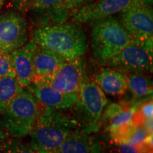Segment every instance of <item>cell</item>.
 Here are the masks:
<instances>
[{
    "instance_id": "cell-2",
    "label": "cell",
    "mask_w": 153,
    "mask_h": 153,
    "mask_svg": "<svg viewBox=\"0 0 153 153\" xmlns=\"http://www.w3.org/2000/svg\"><path fill=\"white\" fill-rule=\"evenodd\" d=\"M32 40L36 45L58 53L66 60L82 57L89 48L86 33L79 23H67L36 28Z\"/></svg>"
},
{
    "instance_id": "cell-17",
    "label": "cell",
    "mask_w": 153,
    "mask_h": 153,
    "mask_svg": "<svg viewBox=\"0 0 153 153\" xmlns=\"http://www.w3.org/2000/svg\"><path fill=\"white\" fill-rule=\"evenodd\" d=\"M137 108V105L125 108L121 104H111L105 107L101 117V125L104 124L108 133H111L119 126L133 120Z\"/></svg>"
},
{
    "instance_id": "cell-3",
    "label": "cell",
    "mask_w": 153,
    "mask_h": 153,
    "mask_svg": "<svg viewBox=\"0 0 153 153\" xmlns=\"http://www.w3.org/2000/svg\"><path fill=\"white\" fill-rule=\"evenodd\" d=\"M91 47L95 60L106 66L114 56L133 41L114 16L101 19L91 24Z\"/></svg>"
},
{
    "instance_id": "cell-19",
    "label": "cell",
    "mask_w": 153,
    "mask_h": 153,
    "mask_svg": "<svg viewBox=\"0 0 153 153\" xmlns=\"http://www.w3.org/2000/svg\"><path fill=\"white\" fill-rule=\"evenodd\" d=\"M23 89L24 88L15 76L0 78V113Z\"/></svg>"
},
{
    "instance_id": "cell-11",
    "label": "cell",
    "mask_w": 153,
    "mask_h": 153,
    "mask_svg": "<svg viewBox=\"0 0 153 153\" xmlns=\"http://www.w3.org/2000/svg\"><path fill=\"white\" fill-rule=\"evenodd\" d=\"M26 88L34 96L40 104L60 111L71 108L78 99V93L60 92L53 89L41 78L35 77Z\"/></svg>"
},
{
    "instance_id": "cell-14",
    "label": "cell",
    "mask_w": 153,
    "mask_h": 153,
    "mask_svg": "<svg viewBox=\"0 0 153 153\" xmlns=\"http://www.w3.org/2000/svg\"><path fill=\"white\" fill-rule=\"evenodd\" d=\"M57 153H108L104 145L91 133L76 130L62 143Z\"/></svg>"
},
{
    "instance_id": "cell-22",
    "label": "cell",
    "mask_w": 153,
    "mask_h": 153,
    "mask_svg": "<svg viewBox=\"0 0 153 153\" xmlns=\"http://www.w3.org/2000/svg\"><path fill=\"white\" fill-rule=\"evenodd\" d=\"M4 76H15V73L11 53L0 52V78Z\"/></svg>"
},
{
    "instance_id": "cell-15",
    "label": "cell",
    "mask_w": 153,
    "mask_h": 153,
    "mask_svg": "<svg viewBox=\"0 0 153 153\" xmlns=\"http://www.w3.org/2000/svg\"><path fill=\"white\" fill-rule=\"evenodd\" d=\"M94 82L108 95H123L128 89V76L107 66L95 76Z\"/></svg>"
},
{
    "instance_id": "cell-9",
    "label": "cell",
    "mask_w": 153,
    "mask_h": 153,
    "mask_svg": "<svg viewBox=\"0 0 153 153\" xmlns=\"http://www.w3.org/2000/svg\"><path fill=\"white\" fill-rule=\"evenodd\" d=\"M55 90L62 93H78L88 81L87 69L82 57L66 60L54 74L41 76Z\"/></svg>"
},
{
    "instance_id": "cell-27",
    "label": "cell",
    "mask_w": 153,
    "mask_h": 153,
    "mask_svg": "<svg viewBox=\"0 0 153 153\" xmlns=\"http://www.w3.org/2000/svg\"><path fill=\"white\" fill-rule=\"evenodd\" d=\"M5 0H0V10H1V7H2V6L4 4V2Z\"/></svg>"
},
{
    "instance_id": "cell-12",
    "label": "cell",
    "mask_w": 153,
    "mask_h": 153,
    "mask_svg": "<svg viewBox=\"0 0 153 153\" xmlns=\"http://www.w3.org/2000/svg\"><path fill=\"white\" fill-rule=\"evenodd\" d=\"M28 12L36 28L62 24L70 17L64 0H34Z\"/></svg>"
},
{
    "instance_id": "cell-26",
    "label": "cell",
    "mask_w": 153,
    "mask_h": 153,
    "mask_svg": "<svg viewBox=\"0 0 153 153\" xmlns=\"http://www.w3.org/2000/svg\"><path fill=\"white\" fill-rule=\"evenodd\" d=\"M10 138V135L6 130L0 124V152L7 142V140Z\"/></svg>"
},
{
    "instance_id": "cell-13",
    "label": "cell",
    "mask_w": 153,
    "mask_h": 153,
    "mask_svg": "<svg viewBox=\"0 0 153 153\" xmlns=\"http://www.w3.org/2000/svg\"><path fill=\"white\" fill-rule=\"evenodd\" d=\"M36 47L31 40L11 53L15 76L23 88L27 87L35 77L33 56Z\"/></svg>"
},
{
    "instance_id": "cell-20",
    "label": "cell",
    "mask_w": 153,
    "mask_h": 153,
    "mask_svg": "<svg viewBox=\"0 0 153 153\" xmlns=\"http://www.w3.org/2000/svg\"><path fill=\"white\" fill-rule=\"evenodd\" d=\"M109 153H152V145L145 142L140 145L114 143Z\"/></svg>"
},
{
    "instance_id": "cell-1",
    "label": "cell",
    "mask_w": 153,
    "mask_h": 153,
    "mask_svg": "<svg viewBox=\"0 0 153 153\" xmlns=\"http://www.w3.org/2000/svg\"><path fill=\"white\" fill-rule=\"evenodd\" d=\"M79 130L75 120L60 110L43 106L28 134L29 145L38 153H57L70 134Z\"/></svg>"
},
{
    "instance_id": "cell-24",
    "label": "cell",
    "mask_w": 153,
    "mask_h": 153,
    "mask_svg": "<svg viewBox=\"0 0 153 153\" xmlns=\"http://www.w3.org/2000/svg\"><path fill=\"white\" fill-rule=\"evenodd\" d=\"M153 104L152 101H149L148 102H145L140 108V113L141 116H143V120L152 119Z\"/></svg>"
},
{
    "instance_id": "cell-4",
    "label": "cell",
    "mask_w": 153,
    "mask_h": 153,
    "mask_svg": "<svg viewBox=\"0 0 153 153\" xmlns=\"http://www.w3.org/2000/svg\"><path fill=\"white\" fill-rule=\"evenodd\" d=\"M40 111V104L34 96L24 89L0 113V124L10 137H25L33 129Z\"/></svg>"
},
{
    "instance_id": "cell-5",
    "label": "cell",
    "mask_w": 153,
    "mask_h": 153,
    "mask_svg": "<svg viewBox=\"0 0 153 153\" xmlns=\"http://www.w3.org/2000/svg\"><path fill=\"white\" fill-rule=\"evenodd\" d=\"M107 99L94 81H87L78 91V99L72 107V118L81 131L97 133L101 126V117Z\"/></svg>"
},
{
    "instance_id": "cell-10",
    "label": "cell",
    "mask_w": 153,
    "mask_h": 153,
    "mask_svg": "<svg viewBox=\"0 0 153 153\" xmlns=\"http://www.w3.org/2000/svg\"><path fill=\"white\" fill-rule=\"evenodd\" d=\"M152 5L132 7L118 14V21L134 40L153 41Z\"/></svg>"
},
{
    "instance_id": "cell-6",
    "label": "cell",
    "mask_w": 153,
    "mask_h": 153,
    "mask_svg": "<svg viewBox=\"0 0 153 153\" xmlns=\"http://www.w3.org/2000/svg\"><path fill=\"white\" fill-rule=\"evenodd\" d=\"M152 42L133 40L106 66L129 75L152 72Z\"/></svg>"
},
{
    "instance_id": "cell-25",
    "label": "cell",
    "mask_w": 153,
    "mask_h": 153,
    "mask_svg": "<svg viewBox=\"0 0 153 153\" xmlns=\"http://www.w3.org/2000/svg\"><path fill=\"white\" fill-rule=\"evenodd\" d=\"M92 1L93 0H64V2L67 8L71 13V11L76 10Z\"/></svg>"
},
{
    "instance_id": "cell-8",
    "label": "cell",
    "mask_w": 153,
    "mask_h": 153,
    "mask_svg": "<svg viewBox=\"0 0 153 153\" xmlns=\"http://www.w3.org/2000/svg\"><path fill=\"white\" fill-rule=\"evenodd\" d=\"M28 39V24L22 13L10 11L0 15V52L11 53Z\"/></svg>"
},
{
    "instance_id": "cell-16",
    "label": "cell",
    "mask_w": 153,
    "mask_h": 153,
    "mask_svg": "<svg viewBox=\"0 0 153 153\" xmlns=\"http://www.w3.org/2000/svg\"><path fill=\"white\" fill-rule=\"evenodd\" d=\"M65 61V59L58 53L37 45L33 56L35 77L52 75Z\"/></svg>"
},
{
    "instance_id": "cell-18",
    "label": "cell",
    "mask_w": 153,
    "mask_h": 153,
    "mask_svg": "<svg viewBox=\"0 0 153 153\" xmlns=\"http://www.w3.org/2000/svg\"><path fill=\"white\" fill-rule=\"evenodd\" d=\"M128 89L135 99L152 96V79L147 74H129L128 75Z\"/></svg>"
},
{
    "instance_id": "cell-23",
    "label": "cell",
    "mask_w": 153,
    "mask_h": 153,
    "mask_svg": "<svg viewBox=\"0 0 153 153\" xmlns=\"http://www.w3.org/2000/svg\"><path fill=\"white\" fill-rule=\"evenodd\" d=\"M34 0H11V7L14 10L24 14L27 13Z\"/></svg>"
},
{
    "instance_id": "cell-7",
    "label": "cell",
    "mask_w": 153,
    "mask_h": 153,
    "mask_svg": "<svg viewBox=\"0 0 153 153\" xmlns=\"http://www.w3.org/2000/svg\"><path fill=\"white\" fill-rule=\"evenodd\" d=\"M153 0H93L71 11L70 17L75 22L92 24L101 19L113 16L137 5H152Z\"/></svg>"
},
{
    "instance_id": "cell-21",
    "label": "cell",
    "mask_w": 153,
    "mask_h": 153,
    "mask_svg": "<svg viewBox=\"0 0 153 153\" xmlns=\"http://www.w3.org/2000/svg\"><path fill=\"white\" fill-rule=\"evenodd\" d=\"M0 153H38L30 147L19 138H9Z\"/></svg>"
}]
</instances>
